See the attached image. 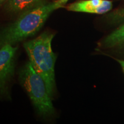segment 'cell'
Wrapping results in <instances>:
<instances>
[{"instance_id":"7a4b0ae2","label":"cell","mask_w":124,"mask_h":124,"mask_svg":"<svg viewBox=\"0 0 124 124\" xmlns=\"http://www.w3.org/2000/svg\"><path fill=\"white\" fill-rule=\"evenodd\" d=\"M54 36V33L46 31L24 44L29 62L44 79L51 98L54 97L56 86L55 65L56 55L51 46Z\"/></svg>"},{"instance_id":"277c9868","label":"cell","mask_w":124,"mask_h":124,"mask_svg":"<svg viewBox=\"0 0 124 124\" xmlns=\"http://www.w3.org/2000/svg\"><path fill=\"white\" fill-rule=\"evenodd\" d=\"M18 46L5 44L0 47V95L8 94V84L15 72Z\"/></svg>"},{"instance_id":"9c48e42d","label":"cell","mask_w":124,"mask_h":124,"mask_svg":"<svg viewBox=\"0 0 124 124\" xmlns=\"http://www.w3.org/2000/svg\"><path fill=\"white\" fill-rule=\"evenodd\" d=\"M68 1H69V0H58V1H56L60 5H61L62 6H63V5H64L65 4H66V3Z\"/></svg>"},{"instance_id":"30bf717a","label":"cell","mask_w":124,"mask_h":124,"mask_svg":"<svg viewBox=\"0 0 124 124\" xmlns=\"http://www.w3.org/2000/svg\"><path fill=\"white\" fill-rule=\"evenodd\" d=\"M8 1V0H0V7L2 5H5L6 2Z\"/></svg>"},{"instance_id":"8fae6325","label":"cell","mask_w":124,"mask_h":124,"mask_svg":"<svg viewBox=\"0 0 124 124\" xmlns=\"http://www.w3.org/2000/svg\"><path fill=\"white\" fill-rule=\"evenodd\" d=\"M118 61L119 63H120L121 66H122V69H123L124 71V61H123V60H118Z\"/></svg>"},{"instance_id":"6da1fadb","label":"cell","mask_w":124,"mask_h":124,"mask_svg":"<svg viewBox=\"0 0 124 124\" xmlns=\"http://www.w3.org/2000/svg\"><path fill=\"white\" fill-rule=\"evenodd\" d=\"M63 7L56 1L44 4L20 13L15 22L0 31V47L14 45L36 35L54 10Z\"/></svg>"},{"instance_id":"8992f818","label":"cell","mask_w":124,"mask_h":124,"mask_svg":"<svg viewBox=\"0 0 124 124\" xmlns=\"http://www.w3.org/2000/svg\"><path fill=\"white\" fill-rule=\"evenodd\" d=\"M44 0H8L5 9L10 13H21L45 4Z\"/></svg>"},{"instance_id":"3957f363","label":"cell","mask_w":124,"mask_h":124,"mask_svg":"<svg viewBox=\"0 0 124 124\" xmlns=\"http://www.w3.org/2000/svg\"><path fill=\"white\" fill-rule=\"evenodd\" d=\"M20 82L30 98L37 112L43 118L55 113V108L43 78L33 69L29 61L20 71Z\"/></svg>"},{"instance_id":"ba28073f","label":"cell","mask_w":124,"mask_h":124,"mask_svg":"<svg viewBox=\"0 0 124 124\" xmlns=\"http://www.w3.org/2000/svg\"><path fill=\"white\" fill-rule=\"evenodd\" d=\"M113 18L118 23L124 21V8L113 12Z\"/></svg>"},{"instance_id":"52a82bcc","label":"cell","mask_w":124,"mask_h":124,"mask_svg":"<svg viewBox=\"0 0 124 124\" xmlns=\"http://www.w3.org/2000/svg\"><path fill=\"white\" fill-rule=\"evenodd\" d=\"M124 43V23L106 37L101 43L105 48H111Z\"/></svg>"},{"instance_id":"5b68a950","label":"cell","mask_w":124,"mask_h":124,"mask_svg":"<svg viewBox=\"0 0 124 124\" xmlns=\"http://www.w3.org/2000/svg\"><path fill=\"white\" fill-rule=\"evenodd\" d=\"M112 2L108 0H82L69 5V11L84 13L104 14L112 9Z\"/></svg>"}]
</instances>
